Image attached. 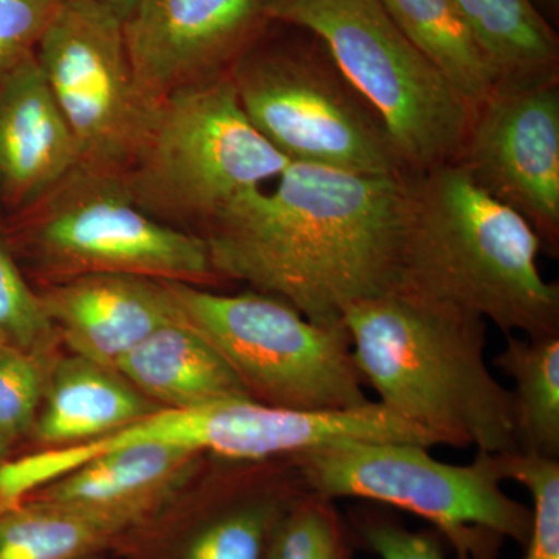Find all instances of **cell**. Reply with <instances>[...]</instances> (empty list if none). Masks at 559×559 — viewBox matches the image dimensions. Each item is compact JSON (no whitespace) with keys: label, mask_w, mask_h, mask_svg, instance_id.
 <instances>
[{"label":"cell","mask_w":559,"mask_h":559,"mask_svg":"<svg viewBox=\"0 0 559 559\" xmlns=\"http://www.w3.org/2000/svg\"><path fill=\"white\" fill-rule=\"evenodd\" d=\"M80 164L79 146L35 55L0 81V191L31 207Z\"/></svg>","instance_id":"obj_15"},{"label":"cell","mask_w":559,"mask_h":559,"mask_svg":"<svg viewBox=\"0 0 559 559\" xmlns=\"http://www.w3.org/2000/svg\"><path fill=\"white\" fill-rule=\"evenodd\" d=\"M0 344L47 360L61 355V341L44 310L38 290L28 285L9 238L0 230Z\"/></svg>","instance_id":"obj_24"},{"label":"cell","mask_w":559,"mask_h":559,"mask_svg":"<svg viewBox=\"0 0 559 559\" xmlns=\"http://www.w3.org/2000/svg\"><path fill=\"white\" fill-rule=\"evenodd\" d=\"M80 559H108L106 555H92V557L80 558Z\"/></svg>","instance_id":"obj_31"},{"label":"cell","mask_w":559,"mask_h":559,"mask_svg":"<svg viewBox=\"0 0 559 559\" xmlns=\"http://www.w3.org/2000/svg\"><path fill=\"white\" fill-rule=\"evenodd\" d=\"M498 70L500 87L558 76L557 33L533 0H452Z\"/></svg>","instance_id":"obj_21"},{"label":"cell","mask_w":559,"mask_h":559,"mask_svg":"<svg viewBox=\"0 0 559 559\" xmlns=\"http://www.w3.org/2000/svg\"><path fill=\"white\" fill-rule=\"evenodd\" d=\"M389 16L476 109L500 87L498 70L452 0H380Z\"/></svg>","instance_id":"obj_20"},{"label":"cell","mask_w":559,"mask_h":559,"mask_svg":"<svg viewBox=\"0 0 559 559\" xmlns=\"http://www.w3.org/2000/svg\"><path fill=\"white\" fill-rule=\"evenodd\" d=\"M154 511L25 499L0 511V559H80L112 554L119 540Z\"/></svg>","instance_id":"obj_19"},{"label":"cell","mask_w":559,"mask_h":559,"mask_svg":"<svg viewBox=\"0 0 559 559\" xmlns=\"http://www.w3.org/2000/svg\"><path fill=\"white\" fill-rule=\"evenodd\" d=\"M39 297L62 347L114 370L135 345L180 319L167 282L140 275H81L44 286Z\"/></svg>","instance_id":"obj_14"},{"label":"cell","mask_w":559,"mask_h":559,"mask_svg":"<svg viewBox=\"0 0 559 559\" xmlns=\"http://www.w3.org/2000/svg\"><path fill=\"white\" fill-rule=\"evenodd\" d=\"M17 246L44 283L91 274H130L221 285L200 235L153 218L132 200L123 175L76 165L21 210Z\"/></svg>","instance_id":"obj_8"},{"label":"cell","mask_w":559,"mask_h":559,"mask_svg":"<svg viewBox=\"0 0 559 559\" xmlns=\"http://www.w3.org/2000/svg\"><path fill=\"white\" fill-rule=\"evenodd\" d=\"M271 0H142L123 22L135 86L151 108L229 72L270 24Z\"/></svg>","instance_id":"obj_13"},{"label":"cell","mask_w":559,"mask_h":559,"mask_svg":"<svg viewBox=\"0 0 559 559\" xmlns=\"http://www.w3.org/2000/svg\"><path fill=\"white\" fill-rule=\"evenodd\" d=\"M495 364L514 384L520 451L559 460V334H507Z\"/></svg>","instance_id":"obj_22"},{"label":"cell","mask_w":559,"mask_h":559,"mask_svg":"<svg viewBox=\"0 0 559 559\" xmlns=\"http://www.w3.org/2000/svg\"><path fill=\"white\" fill-rule=\"evenodd\" d=\"M116 371L162 409L252 401L226 360L182 319L135 345Z\"/></svg>","instance_id":"obj_17"},{"label":"cell","mask_w":559,"mask_h":559,"mask_svg":"<svg viewBox=\"0 0 559 559\" xmlns=\"http://www.w3.org/2000/svg\"><path fill=\"white\" fill-rule=\"evenodd\" d=\"M349 527L355 540L380 559H447L437 533L404 527L385 511H359Z\"/></svg>","instance_id":"obj_27"},{"label":"cell","mask_w":559,"mask_h":559,"mask_svg":"<svg viewBox=\"0 0 559 559\" xmlns=\"http://www.w3.org/2000/svg\"><path fill=\"white\" fill-rule=\"evenodd\" d=\"M51 364L0 344V430L13 443L32 436Z\"/></svg>","instance_id":"obj_26"},{"label":"cell","mask_w":559,"mask_h":559,"mask_svg":"<svg viewBox=\"0 0 559 559\" xmlns=\"http://www.w3.org/2000/svg\"><path fill=\"white\" fill-rule=\"evenodd\" d=\"M103 7L112 11L121 21H127L134 13L142 0H97Z\"/></svg>","instance_id":"obj_29"},{"label":"cell","mask_w":559,"mask_h":559,"mask_svg":"<svg viewBox=\"0 0 559 559\" xmlns=\"http://www.w3.org/2000/svg\"><path fill=\"white\" fill-rule=\"evenodd\" d=\"M229 76L250 123L290 162L366 176L411 175L384 121L322 44L261 49L255 43Z\"/></svg>","instance_id":"obj_9"},{"label":"cell","mask_w":559,"mask_h":559,"mask_svg":"<svg viewBox=\"0 0 559 559\" xmlns=\"http://www.w3.org/2000/svg\"><path fill=\"white\" fill-rule=\"evenodd\" d=\"M289 164L250 123L227 72L157 106L123 179L132 200L153 218L200 235Z\"/></svg>","instance_id":"obj_5"},{"label":"cell","mask_w":559,"mask_h":559,"mask_svg":"<svg viewBox=\"0 0 559 559\" xmlns=\"http://www.w3.org/2000/svg\"><path fill=\"white\" fill-rule=\"evenodd\" d=\"M559 84L499 87L474 109L457 162L496 200L516 210L550 252L559 240Z\"/></svg>","instance_id":"obj_12"},{"label":"cell","mask_w":559,"mask_h":559,"mask_svg":"<svg viewBox=\"0 0 559 559\" xmlns=\"http://www.w3.org/2000/svg\"><path fill=\"white\" fill-rule=\"evenodd\" d=\"M538 234L460 162L411 173L401 288L495 323L506 334H559V288L540 274Z\"/></svg>","instance_id":"obj_3"},{"label":"cell","mask_w":559,"mask_h":559,"mask_svg":"<svg viewBox=\"0 0 559 559\" xmlns=\"http://www.w3.org/2000/svg\"><path fill=\"white\" fill-rule=\"evenodd\" d=\"M62 0H0V81L33 57Z\"/></svg>","instance_id":"obj_28"},{"label":"cell","mask_w":559,"mask_h":559,"mask_svg":"<svg viewBox=\"0 0 559 559\" xmlns=\"http://www.w3.org/2000/svg\"><path fill=\"white\" fill-rule=\"evenodd\" d=\"M503 480L532 496V527L522 559H559V460L514 451L496 454Z\"/></svg>","instance_id":"obj_25"},{"label":"cell","mask_w":559,"mask_h":559,"mask_svg":"<svg viewBox=\"0 0 559 559\" xmlns=\"http://www.w3.org/2000/svg\"><path fill=\"white\" fill-rule=\"evenodd\" d=\"M310 491L293 459L205 455L160 509L123 536L119 559H263L275 525Z\"/></svg>","instance_id":"obj_11"},{"label":"cell","mask_w":559,"mask_h":559,"mask_svg":"<svg viewBox=\"0 0 559 559\" xmlns=\"http://www.w3.org/2000/svg\"><path fill=\"white\" fill-rule=\"evenodd\" d=\"M13 441L0 430V465H2L5 460L10 459L11 447H13Z\"/></svg>","instance_id":"obj_30"},{"label":"cell","mask_w":559,"mask_h":559,"mask_svg":"<svg viewBox=\"0 0 559 559\" xmlns=\"http://www.w3.org/2000/svg\"><path fill=\"white\" fill-rule=\"evenodd\" d=\"M344 325L378 403L437 447L520 451L513 395L489 370L479 316L395 286L355 305Z\"/></svg>","instance_id":"obj_2"},{"label":"cell","mask_w":559,"mask_h":559,"mask_svg":"<svg viewBox=\"0 0 559 559\" xmlns=\"http://www.w3.org/2000/svg\"><path fill=\"white\" fill-rule=\"evenodd\" d=\"M409 176L290 162L201 230L221 282L277 297L323 325L399 285Z\"/></svg>","instance_id":"obj_1"},{"label":"cell","mask_w":559,"mask_h":559,"mask_svg":"<svg viewBox=\"0 0 559 559\" xmlns=\"http://www.w3.org/2000/svg\"><path fill=\"white\" fill-rule=\"evenodd\" d=\"M179 318L218 352L249 399L300 412L369 406L344 323L323 325L259 290L218 294L167 282Z\"/></svg>","instance_id":"obj_7"},{"label":"cell","mask_w":559,"mask_h":559,"mask_svg":"<svg viewBox=\"0 0 559 559\" xmlns=\"http://www.w3.org/2000/svg\"><path fill=\"white\" fill-rule=\"evenodd\" d=\"M270 17L325 47L384 121L407 171L459 159L473 106L415 49L380 0H271Z\"/></svg>","instance_id":"obj_6"},{"label":"cell","mask_w":559,"mask_h":559,"mask_svg":"<svg viewBox=\"0 0 559 559\" xmlns=\"http://www.w3.org/2000/svg\"><path fill=\"white\" fill-rule=\"evenodd\" d=\"M159 409L119 371L68 353L51 364L31 439L39 450L75 447Z\"/></svg>","instance_id":"obj_16"},{"label":"cell","mask_w":559,"mask_h":559,"mask_svg":"<svg viewBox=\"0 0 559 559\" xmlns=\"http://www.w3.org/2000/svg\"><path fill=\"white\" fill-rule=\"evenodd\" d=\"M204 457L178 448L131 444L83 463L25 499L94 509L157 510Z\"/></svg>","instance_id":"obj_18"},{"label":"cell","mask_w":559,"mask_h":559,"mask_svg":"<svg viewBox=\"0 0 559 559\" xmlns=\"http://www.w3.org/2000/svg\"><path fill=\"white\" fill-rule=\"evenodd\" d=\"M355 536L336 500L307 491L275 525L263 559H353Z\"/></svg>","instance_id":"obj_23"},{"label":"cell","mask_w":559,"mask_h":559,"mask_svg":"<svg viewBox=\"0 0 559 559\" xmlns=\"http://www.w3.org/2000/svg\"><path fill=\"white\" fill-rule=\"evenodd\" d=\"M35 57L75 138L80 165L124 175L157 108L135 86L123 21L97 0H62Z\"/></svg>","instance_id":"obj_10"},{"label":"cell","mask_w":559,"mask_h":559,"mask_svg":"<svg viewBox=\"0 0 559 559\" xmlns=\"http://www.w3.org/2000/svg\"><path fill=\"white\" fill-rule=\"evenodd\" d=\"M406 441H345L290 455L310 491L384 503L428 521L455 559H499L506 540L524 547L532 510L502 489L496 454L451 465Z\"/></svg>","instance_id":"obj_4"}]
</instances>
